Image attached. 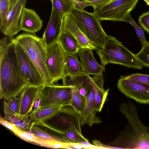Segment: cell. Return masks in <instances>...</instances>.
Listing matches in <instances>:
<instances>
[{"mask_svg":"<svg viewBox=\"0 0 149 149\" xmlns=\"http://www.w3.org/2000/svg\"><path fill=\"white\" fill-rule=\"evenodd\" d=\"M13 37L0 40V97L6 101L18 96L27 86L21 72Z\"/></svg>","mask_w":149,"mask_h":149,"instance_id":"cell-1","label":"cell"},{"mask_svg":"<svg viewBox=\"0 0 149 149\" xmlns=\"http://www.w3.org/2000/svg\"><path fill=\"white\" fill-rule=\"evenodd\" d=\"M120 109L126 118L127 127L108 145L116 148H149V127L143 124L131 102L121 103Z\"/></svg>","mask_w":149,"mask_h":149,"instance_id":"cell-2","label":"cell"},{"mask_svg":"<svg viewBox=\"0 0 149 149\" xmlns=\"http://www.w3.org/2000/svg\"><path fill=\"white\" fill-rule=\"evenodd\" d=\"M96 50L100 57L101 64L104 66L111 63L133 69H141L143 68V65L135 54L111 36H107L103 47Z\"/></svg>","mask_w":149,"mask_h":149,"instance_id":"cell-3","label":"cell"},{"mask_svg":"<svg viewBox=\"0 0 149 149\" xmlns=\"http://www.w3.org/2000/svg\"><path fill=\"white\" fill-rule=\"evenodd\" d=\"M14 40L36 66L45 85L52 84L45 64L46 47L42 38L35 33L26 32L14 38Z\"/></svg>","mask_w":149,"mask_h":149,"instance_id":"cell-4","label":"cell"},{"mask_svg":"<svg viewBox=\"0 0 149 149\" xmlns=\"http://www.w3.org/2000/svg\"><path fill=\"white\" fill-rule=\"evenodd\" d=\"M87 38L97 48L103 47L107 36L94 13L84 10H81L72 7L69 13Z\"/></svg>","mask_w":149,"mask_h":149,"instance_id":"cell-5","label":"cell"},{"mask_svg":"<svg viewBox=\"0 0 149 149\" xmlns=\"http://www.w3.org/2000/svg\"><path fill=\"white\" fill-rule=\"evenodd\" d=\"M138 0H111L94 9L93 13L100 21L103 20L124 22L135 7Z\"/></svg>","mask_w":149,"mask_h":149,"instance_id":"cell-6","label":"cell"},{"mask_svg":"<svg viewBox=\"0 0 149 149\" xmlns=\"http://www.w3.org/2000/svg\"><path fill=\"white\" fill-rule=\"evenodd\" d=\"M72 87L54 84H46L40 87L39 107L51 105L70 106Z\"/></svg>","mask_w":149,"mask_h":149,"instance_id":"cell-7","label":"cell"},{"mask_svg":"<svg viewBox=\"0 0 149 149\" xmlns=\"http://www.w3.org/2000/svg\"><path fill=\"white\" fill-rule=\"evenodd\" d=\"M65 56L58 41L46 47L45 64L52 84L61 79L65 74Z\"/></svg>","mask_w":149,"mask_h":149,"instance_id":"cell-8","label":"cell"},{"mask_svg":"<svg viewBox=\"0 0 149 149\" xmlns=\"http://www.w3.org/2000/svg\"><path fill=\"white\" fill-rule=\"evenodd\" d=\"M15 47L20 68L27 86L40 87L45 85L36 66L24 51L16 42Z\"/></svg>","mask_w":149,"mask_h":149,"instance_id":"cell-9","label":"cell"},{"mask_svg":"<svg viewBox=\"0 0 149 149\" xmlns=\"http://www.w3.org/2000/svg\"><path fill=\"white\" fill-rule=\"evenodd\" d=\"M118 90L127 97L142 104H149V87L121 75L117 84Z\"/></svg>","mask_w":149,"mask_h":149,"instance_id":"cell-10","label":"cell"},{"mask_svg":"<svg viewBox=\"0 0 149 149\" xmlns=\"http://www.w3.org/2000/svg\"><path fill=\"white\" fill-rule=\"evenodd\" d=\"M26 2V0H18L8 11L4 24L0 28V31L5 36L13 37L21 30V19Z\"/></svg>","mask_w":149,"mask_h":149,"instance_id":"cell-11","label":"cell"},{"mask_svg":"<svg viewBox=\"0 0 149 149\" xmlns=\"http://www.w3.org/2000/svg\"><path fill=\"white\" fill-rule=\"evenodd\" d=\"M63 18L52 8L49 20L42 38L46 47L58 41L63 30Z\"/></svg>","mask_w":149,"mask_h":149,"instance_id":"cell-12","label":"cell"},{"mask_svg":"<svg viewBox=\"0 0 149 149\" xmlns=\"http://www.w3.org/2000/svg\"><path fill=\"white\" fill-rule=\"evenodd\" d=\"M40 87L26 86L18 95L19 107L17 116L22 118L32 111L39 95Z\"/></svg>","mask_w":149,"mask_h":149,"instance_id":"cell-13","label":"cell"},{"mask_svg":"<svg viewBox=\"0 0 149 149\" xmlns=\"http://www.w3.org/2000/svg\"><path fill=\"white\" fill-rule=\"evenodd\" d=\"M92 50L89 48H83L80 49L77 52L83 73L89 76L102 74L105 71V66L97 62Z\"/></svg>","mask_w":149,"mask_h":149,"instance_id":"cell-14","label":"cell"},{"mask_svg":"<svg viewBox=\"0 0 149 149\" xmlns=\"http://www.w3.org/2000/svg\"><path fill=\"white\" fill-rule=\"evenodd\" d=\"M63 107L61 110L62 114L59 116L58 121L62 128L58 133L68 130H71L82 134L81 115L72 107Z\"/></svg>","mask_w":149,"mask_h":149,"instance_id":"cell-15","label":"cell"},{"mask_svg":"<svg viewBox=\"0 0 149 149\" xmlns=\"http://www.w3.org/2000/svg\"><path fill=\"white\" fill-rule=\"evenodd\" d=\"M89 84V91L88 95L85 97V106L83 113L81 116V123L82 125L88 124L91 127L94 124L101 123V121L96 115L97 112L95 107L94 90L91 85Z\"/></svg>","mask_w":149,"mask_h":149,"instance_id":"cell-16","label":"cell"},{"mask_svg":"<svg viewBox=\"0 0 149 149\" xmlns=\"http://www.w3.org/2000/svg\"><path fill=\"white\" fill-rule=\"evenodd\" d=\"M63 29L69 32L75 38L81 48H88L92 50L97 49L92 44L81 31L69 13L63 17Z\"/></svg>","mask_w":149,"mask_h":149,"instance_id":"cell-17","label":"cell"},{"mask_svg":"<svg viewBox=\"0 0 149 149\" xmlns=\"http://www.w3.org/2000/svg\"><path fill=\"white\" fill-rule=\"evenodd\" d=\"M42 25V20L34 10L24 8L20 21L21 30L35 34L41 29Z\"/></svg>","mask_w":149,"mask_h":149,"instance_id":"cell-18","label":"cell"},{"mask_svg":"<svg viewBox=\"0 0 149 149\" xmlns=\"http://www.w3.org/2000/svg\"><path fill=\"white\" fill-rule=\"evenodd\" d=\"M104 78L102 74L95 75L90 77L88 83L93 87L95 93V107L97 112H101L108 94L109 89H104Z\"/></svg>","mask_w":149,"mask_h":149,"instance_id":"cell-19","label":"cell"},{"mask_svg":"<svg viewBox=\"0 0 149 149\" xmlns=\"http://www.w3.org/2000/svg\"><path fill=\"white\" fill-rule=\"evenodd\" d=\"M58 42L65 54L77 53L81 48L77 40L70 33L63 30Z\"/></svg>","mask_w":149,"mask_h":149,"instance_id":"cell-20","label":"cell"},{"mask_svg":"<svg viewBox=\"0 0 149 149\" xmlns=\"http://www.w3.org/2000/svg\"><path fill=\"white\" fill-rule=\"evenodd\" d=\"M64 107L62 105H51L39 107L34 112H31L33 120L36 122H44L58 114Z\"/></svg>","mask_w":149,"mask_h":149,"instance_id":"cell-21","label":"cell"},{"mask_svg":"<svg viewBox=\"0 0 149 149\" xmlns=\"http://www.w3.org/2000/svg\"><path fill=\"white\" fill-rule=\"evenodd\" d=\"M64 65L65 74L77 75L84 74L81 65L77 58V53L65 54Z\"/></svg>","mask_w":149,"mask_h":149,"instance_id":"cell-22","label":"cell"},{"mask_svg":"<svg viewBox=\"0 0 149 149\" xmlns=\"http://www.w3.org/2000/svg\"><path fill=\"white\" fill-rule=\"evenodd\" d=\"M72 97L70 105L81 115L83 113L85 103V97L81 95L77 88L72 87Z\"/></svg>","mask_w":149,"mask_h":149,"instance_id":"cell-23","label":"cell"},{"mask_svg":"<svg viewBox=\"0 0 149 149\" xmlns=\"http://www.w3.org/2000/svg\"><path fill=\"white\" fill-rule=\"evenodd\" d=\"M63 141L70 143H81L89 141L88 140L77 132L71 130H68L59 133Z\"/></svg>","mask_w":149,"mask_h":149,"instance_id":"cell-24","label":"cell"},{"mask_svg":"<svg viewBox=\"0 0 149 149\" xmlns=\"http://www.w3.org/2000/svg\"><path fill=\"white\" fill-rule=\"evenodd\" d=\"M35 136L36 143L42 146L52 148L68 149V143L54 139Z\"/></svg>","mask_w":149,"mask_h":149,"instance_id":"cell-25","label":"cell"},{"mask_svg":"<svg viewBox=\"0 0 149 149\" xmlns=\"http://www.w3.org/2000/svg\"><path fill=\"white\" fill-rule=\"evenodd\" d=\"M4 118L15 124L24 130H29L33 119L32 114L30 113L21 119L15 115L5 116Z\"/></svg>","mask_w":149,"mask_h":149,"instance_id":"cell-26","label":"cell"},{"mask_svg":"<svg viewBox=\"0 0 149 149\" xmlns=\"http://www.w3.org/2000/svg\"><path fill=\"white\" fill-rule=\"evenodd\" d=\"M52 8L61 17H63L65 15L69 13L73 7L70 0H51Z\"/></svg>","mask_w":149,"mask_h":149,"instance_id":"cell-27","label":"cell"},{"mask_svg":"<svg viewBox=\"0 0 149 149\" xmlns=\"http://www.w3.org/2000/svg\"><path fill=\"white\" fill-rule=\"evenodd\" d=\"M3 102V111L5 116L15 115L17 116L19 107V97L12 98Z\"/></svg>","mask_w":149,"mask_h":149,"instance_id":"cell-28","label":"cell"},{"mask_svg":"<svg viewBox=\"0 0 149 149\" xmlns=\"http://www.w3.org/2000/svg\"><path fill=\"white\" fill-rule=\"evenodd\" d=\"M29 131L36 136L54 139L63 141L60 137L54 135L47 132L39 127L33 122L31 124Z\"/></svg>","mask_w":149,"mask_h":149,"instance_id":"cell-29","label":"cell"},{"mask_svg":"<svg viewBox=\"0 0 149 149\" xmlns=\"http://www.w3.org/2000/svg\"><path fill=\"white\" fill-rule=\"evenodd\" d=\"M9 0H0V28L4 24L8 12Z\"/></svg>","mask_w":149,"mask_h":149,"instance_id":"cell-30","label":"cell"},{"mask_svg":"<svg viewBox=\"0 0 149 149\" xmlns=\"http://www.w3.org/2000/svg\"><path fill=\"white\" fill-rule=\"evenodd\" d=\"M129 79L140 83L149 87V74L135 73L126 76Z\"/></svg>","mask_w":149,"mask_h":149,"instance_id":"cell-31","label":"cell"},{"mask_svg":"<svg viewBox=\"0 0 149 149\" xmlns=\"http://www.w3.org/2000/svg\"><path fill=\"white\" fill-rule=\"evenodd\" d=\"M16 135L26 142L36 143L35 136L29 131L20 128Z\"/></svg>","mask_w":149,"mask_h":149,"instance_id":"cell-32","label":"cell"},{"mask_svg":"<svg viewBox=\"0 0 149 149\" xmlns=\"http://www.w3.org/2000/svg\"><path fill=\"white\" fill-rule=\"evenodd\" d=\"M139 24L149 34V11L143 13L138 19Z\"/></svg>","mask_w":149,"mask_h":149,"instance_id":"cell-33","label":"cell"},{"mask_svg":"<svg viewBox=\"0 0 149 149\" xmlns=\"http://www.w3.org/2000/svg\"><path fill=\"white\" fill-rule=\"evenodd\" d=\"M0 123L1 125L11 130L15 135L20 129L15 124L1 116L0 117Z\"/></svg>","mask_w":149,"mask_h":149,"instance_id":"cell-34","label":"cell"},{"mask_svg":"<svg viewBox=\"0 0 149 149\" xmlns=\"http://www.w3.org/2000/svg\"><path fill=\"white\" fill-rule=\"evenodd\" d=\"M133 27L134 29L137 37L141 42L142 45V47H144L147 45L148 42L147 41L146 39L143 29L140 27L137 24Z\"/></svg>","mask_w":149,"mask_h":149,"instance_id":"cell-35","label":"cell"},{"mask_svg":"<svg viewBox=\"0 0 149 149\" xmlns=\"http://www.w3.org/2000/svg\"><path fill=\"white\" fill-rule=\"evenodd\" d=\"M135 56L141 64L146 67H149V54L139 52Z\"/></svg>","mask_w":149,"mask_h":149,"instance_id":"cell-36","label":"cell"},{"mask_svg":"<svg viewBox=\"0 0 149 149\" xmlns=\"http://www.w3.org/2000/svg\"><path fill=\"white\" fill-rule=\"evenodd\" d=\"M89 3L94 9L99 8L107 3L111 0H82Z\"/></svg>","mask_w":149,"mask_h":149,"instance_id":"cell-37","label":"cell"},{"mask_svg":"<svg viewBox=\"0 0 149 149\" xmlns=\"http://www.w3.org/2000/svg\"><path fill=\"white\" fill-rule=\"evenodd\" d=\"M73 6V7L77 10H83L86 8L91 6L88 3L82 0H70Z\"/></svg>","mask_w":149,"mask_h":149,"instance_id":"cell-38","label":"cell"},{"mask_svg":"<svg viewBox=\"0 0 149 149\" xmlns=\"http://www.w3.org/2000/svg\"><path fill=\"white\" fill-rule=\"evenodd\" d=\"M87 149L84 146L80 143H69L68 149Z\"/></svg>","mask_w":149,"mask_h":149,"instance_id":"cell-39","label":"cell"},{"mask_svg":"<svg viewBox=\"0 0 149 149\" xmlns=\"http://www.w3.org/2000/svg\"><path fill=\"white\" fill-rule=\"evenodd\" d=\"M124 22H125L129 23L133 27L137 25L136 23L134 21L131 17L130 14H129L125 18Z\"/></svg>","mask_w":149,"mask_h":149,"instance_id":"cell-40","label":"cell"},{"mask_svg":"<svg viewBox=\"0 0 149 149\" xmlns=\"http://www.w3.org/2000/svg\"><path fill=\"white\" fill-rule=\"evenodd\" d=\"M40 97L39 94L35 103L33 109L31 112H35L39 108L40 104Z\"/></svg>","mask_w":149,"mask_h":149,"instance_id":"cell-41","label":"cell"},{"mask_svg":"<svg viewBox=\"0 0 149 149\" xmlns=\"http://www.w3.org/2000/svg\"><path fill=\"white\" fill-rule=\"evenodd\" d=\"M140 51L143 53L149 54V42H148L145 46L142 47Z\"/></svg>","mask_w":149,"mask_h":149,"instance_id":"cell-42","label":"cell"},{"mask_svg":"<svg viewBox=\"0 0 149 149\" xmlns=\"http://www.w3.org/2000/svg\"><path fill=\"white\" fill-rule=\"evenodd\" d=\"M18 0H9L8 11L11 10Z\"/></svg>","mask_w":149,"mask_h":149,"instance_id":"cell-43","label":"cell"},{"mask_svg":"<svg viewBox=\"0 0 149 149\" xmlns=\"http://www.w3.org/2000/svg\"><path fill=\"white\" fill-rule=\"evenodd\" d=\"M149 6V0H143Z\"/></svg>","mask_w":149,"mask_h":149,"instance_id":"cell-44","label":"cell"}]
</instances>
